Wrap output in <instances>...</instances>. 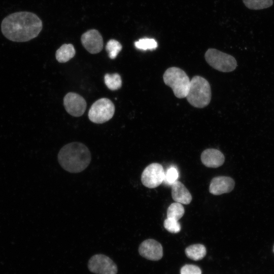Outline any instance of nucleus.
I'll return each instance as SVG.
<instances>
[{"mask_svg":"<svg viewBox=\"0 0 274 274\" xmlns=\"http://www.w3.org/2000/svg\"><path fill=\"white\" fill-rule=\"evenodd\" d=\"M42 27L39 17L29 12L12 13L3 19L1 24L4 36L16 42H27L37 37Z\"/></svg>","mask_w":274,"mask_h":274,"instance_id":"nucleus-1","label":"nucleus"},{"mask_svg":"<svg viewBox=\"0 0 274 274\" xmlns=\"http://www.w3.org/2000/svg\"><path fill=\"white\" fill-rule=\"evenodd\" d=\"M57 157L61 167L71 173L83 171L91 160L88 148L79 142H72L64 146L60 150Z\"/></svg>","mask_w":274,"mask_h":274,"instance_id":"nucleus-2","label":"nucleus"},{"mask_svg":"<svg viewBox=\"0 0 274 274\" xmlns=\"http://www.w3.org/2000/svg\"><path fill=\"white\" fill-rule=\"evenodd\" d=\"M211 96L209 82L201 76H194L190 80L186 97L189 103L195 108H202L209 104Z\"/></svg>","mask_w":274,"mask_h":274,"instance_id":"nucleus-3","label":"nucleus"},{"mask_svg":"<svg viewBox=\"0 0 274 274\" xmlns=\"http://www.w3.org/2000/svg\"><path fill=\"white\" fill-rule=\"evenodd\" d=\"M163 79L165 84L172 89L177 97H186L190 80L183 70L178 67H169L164 73Z\"/></svg>","mask_w":274,"mask_h":274,"instance_id":"nucleus-4","label":"nucleus"},{"mask_svg":"<svg viewBox=\"0 0 274 274\" xmlns=\"http://www.w3.org/2000/svg\"><path fill=\"white\" fill-rule=\"evenodd\" d=\"M204 57L211 66L222 72H232L237 66L234 57L216 49H209L205 53Z\"/></svg>","mask_w":274,"mask_h":274,"instance_id":"nucleus-5","label":"nucleus"},{"mask_svg":"<svg viewBox=\"0 0 274 274\" xmlns=\"http://www.w3.org/2000/svg\"><path fill=\"white\" fill-rule=\"evenodd\" d=\"M115 112V106L107 98H101L95 101L88 112L89 120L95 123H104L111 119Z\"/></svg>","mask_w":274,"mask_h":274,"instance_id":"nucleus-6","label":"nucleus"},{"mask_svg":"<svg viewBox=\"0 0 274 274\" xmlns=\"http://www.w3.org/2000/svg\"><path fill=\"white\" fill-rule=\"evenodd\" d=\"M89 270L96 274H117L118 269L115 263L104 254H95L88 261Z\"/></svg>","mask_w":274,"mask_h":274,"instance_id":"nucleus-7","label":"nucleus"},{"mask_svg":"<svg viewBox=\"0 0 274 274\" xmlns=\"http://www.w3.org/2000/svg\"><path fill=\"white\" fill-rule=\"evenodd\" d=\"M165 171L162 165L152 163L144 169L141 175L142 184L149 188H154L162 183Z\"/></svg>","mask_w":274,"mask_h":274,"instance_id":"nucleus-8","label":"nucleus"},{"mask_svg":"<svg viewBox=\"0 0 274 274\" xmlns=\"http://www.w3.org/2000/svg\"><path fill=\"white\" fill-rule=\"evenodd\" d=\"M63 105L66 112L74 117H80L85 112L86 102L80 95L69 92L63 98Z\"/></svg>","mask_w":274,"mask_h":274,"instance_id":"nucleus-9","label":"nucleus"},{"mask_svg":"<svg viewBox=\"0 0 274 274\" xmlns=\"http://www.w3.org/2000/svg\"><path fill=\"white\" fill-rule=\"evenodd\" d=\"M139 252L143 257L150 260H160L163 256L161 245L153 239H147L140 245Z\"/></svg>","mask_w":274,"mask_h":274,"instance_id":"nucleus-10","label":"nucleus"},{"mask_svg":"<svg viewBox=\"0 0 274 274\" xmlns=\"http://www.w3.org/2000/svg\"><path fill=\"white\" fill-rule=\"evenodd\" d=\"M81 40L84 47L91 54L100 52L103 48L102 36L96 29H90L85 32L82 35Z\"/></svg>","mask_w":274,"mask_h":274,"instance_id":"nucleus-11","label":"nucleus"},{"mask_svg":"<svg viewBox=\"0 0 274 274\" xmlns=\"http://www.w3.org/2000/svg\"><path fill=\"white\" fill-rule=\"evenodd\" d=\"M235 182L232 178L226 176L214 178L211 181L209 191L215 195L229 193L234 188Z\"/></svg>","mask_w":274,"mask_h":274,"instance_id":"nucleus-12","label":"nucleus"},{"mask_svg":"<svg viewBox=\"0 0 274 274\" xmlns=\"http://www.w3.org/2000/svg\"><path fill=\"white\" fill-rule=\"evenodd\" d=\"M203 164L211 168H217L224 162L225 157L219 150L215 149H207L204 150L200 156Z\"/></svg>","mask_w":274,"mask_h":274,"instance_id":"nucleus-13","label":"nucleus"},{"mask_svg":"<svg viewBox=\"0 0 274 274\" xmlns=\"http://www.w3.org/2000/svg\"><path fill=\"white\" fill-rule=\"evenodd\" d=\"M171 187L172 196L175 202L184 204L191 202V194L182 183L177 181L171 185Z\"/></svg>","mask_w":274,"mask_h":274,"instance_id":"nucleus-14","label":"nucleus"},{"mask_svg":"<svg viewBox=\"0 0 274 274\" xmlns=\"http://www.w3.org/2000/svg\"><path fill=\"white\" fill-rule=\"evenodd\" d=\"M76 53L74 47L71 44L62 45L56 52V59L59 62L64 63L73 58Z\"/></svg>","mask_w":274,"mask_h":274,"instance_id":"nucleus-15","label":"nucleus"},{"mask_svg":"<svg viewBox=\"0 0 274 274\" xmlns=\"http://www.w3.org/2000/svg\"><path fill=\"white\" fill-rule=\"evenodd\" d=\"M206 248L201 244H194L187 247L185 249L186 256L193 260H199L206 256Z\"/></svg>","mask_w":274,"mask_h":274,"instance_id":"nucleus-16","label":"nucleus"},{"mask_svg":"<svg viewBox=\"0 0 274 274\" xmlns=\"http://www.w3.org/2000/svg\"><path fill=\"white\" fill-rule=\"evenodd\" d=\"M185 209L182 204L179 202L172 203L167 208V218L179 221L184 215Z\"/></svg>","mask_w":274,"mask_h":274,"instance_id":"nucleus-17","label":"nucleus"},{"mask_svg":"<svg viewBox=\"0 0 274 274\" xmlns=\"http://www.w3.org/2000/svg\"><path fill=\"white\" fill-rule=\"evenodd\" d=\"M104 80L107 87L112 90H117L122 86L121 78L117 73L106 74Z\"/></svg>","mask_w":274,"mask_h":274,"instance_id":"nucleus-18","label":"nucleus"},{"mask_svg":"<svg viewBox=\"0 0 274 274\" xmlns=\"http://www.w3.org/2000/svg\"><path fill=\"white\" fill-rule=\"evenodd\" d=\"M245 5L251 10H261L272 5V0H243Z\"/></svg>","mask_w":274,"mask_h":274,"instance_id":"nucleus-19","label":"nucleus"},{"mask_svg":"<svg viewBox=\"0 0 274 274\" xmlns=\"http://www.w3.org/2000/svg\"><path fill=\"white\" fill-rule=\"evenodd\" d=\"M134 46L138 49L152 50L155 49L157 47L158 44L153 39L143 38L135 42Z\"/></svg>","mask_w":274,"mask_h":274,"instance_id":"nucleus-20","label":"nucleus"},{"mask_svg":"<svg viewBox=\"0 0 274 274\" xmlns=\"http://www.w3.org/2000/svg\"><path fill=\"white\" fill-rule=\"evenodd\" d=\"M121 44L117 41L111 39L107 43L106 49L111 59H115L122 49Z\"/></svg>","mask_w":274,"mask_h":274,"instance_id":"nucleus-21","label":"nucleus"},{"mask_svg":"<svg viewBox=\"0 0 274 274\" xmlns=\"http://www.w3.org/2000/svg\"><path fill=\"white\" fill-rule=\"evenodd\" d=\"M179 178L178 169L174 166L169 167L164 173L163 182L165 185L171 186Z\"/></svg>","mask_w":274,"mask_h":274,"instance_id":"nucleus-22","label":"nucleus"},{"mask_svg":"<svg viewBox=\"0 0 274 274\" xmlns=\"http://www.w3.org/2000/svg\"><path fill=\"white\" fill-rule=\"evenodd\" d=\"M163 226L166 230L173 233L179 232L181 229L179 221L170 218H166L164 221Z\"/></svg>","mask_w":274,"mask_h":274,"instance_id":"nucleus-23","label":"nucleus"},{"mask_svg":"<svg viewBox=\"0 0 274 274\" xmlns=\"http://www.w3.org/2000/svg\"><path fill=\"white\" fill-rule=\"evenodd\" d=\"M180 274H201L200 268L196 265L186 264L180 270Z\"/></svg>","mask_w":274,"mask_h":274,"instance_id":"nucleus-24","label":"nucleus"},{"mask_svg":"<svg viewBox=\"0 0 274 274\" xmlns=\"http://www.w3.org/2000/svg\"><path fill=\"white\" fill-rule=\"evenodd\" d=\"M273 252H274V247H273Z\"/></svg>","mask_w":274,"mask_h":274,"instance_id":"nucleus-25","label":"nucleus"}]
</instances>
